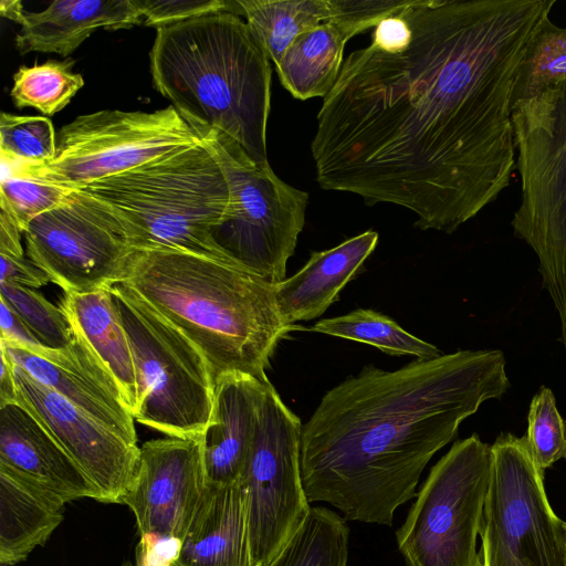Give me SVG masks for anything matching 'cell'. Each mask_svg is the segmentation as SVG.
Segmentation results:
<instances>
[{
    "instance_id": "obj_21",
    "label": "cell",
    "mask_w": 566,
    "mask_h": 566,
    "mask_svg": "<svg viewBox=\"0 0 566 566\" xmlns=\"http://www.w3.org/2000/svg\"><path fill=\"white\" fill-rule=\"evenodd\" d=\"M378 233L365 231L338 245L312 252L294 275L274 284V296L283 319L295 325L325 313L344 286L375 250Z\"/></svg>"
},
{
    "instance_id": "obj_35",
    "label": "cell",
    "mask_w": 566,
    "mask_h": 566,
    "mask_svg": "<svg viewBox=\"0 0 566 566\" xmlns=\"http://www.w3.org/2000/svg\"><path fill=\"white\" fill-rule=\"evenodd\" d=\"M331 20L345 23L359 34L402 10L410 0H331Z\"/></svg>"
},
{
    "instance_id": "obj_28",
    "label": "cell",
    "mask_w": 566,
    "mask_h": 566,
    "mask_svg": "<svg viewBox=\"0 0 566 566\" xmlns=\"http://www.w3.org/2000/svg\"><path fill=\"white\" fill-rule=\"evenodd\" d=\"M73 65L74 61L66 59L19 67L10 92L14 105L33 107L44 115L63 109L84 85L83 76L72 71Z\"/></svg>"
},
{
    "instance_id": "obj_31",
    "label": "cell",
    "mask_w": 566,
    "mask_h": 566,
    "mask_svg": "<svg viewBox=\"0 0 566 566\" xmlns=\"http://www.w3.org/2000/svg\"><path fill=\"white\" fill-rule=\"evenodd\" d=\"M0 300L20 316L42 346L60 349L72 342L74 331L65 312L35 289L0 282Z\"/></svg>"
},
{
    "instance_id": "obj_25",
    "label": "cell",
    "mask_w": 566,
    "mask_h": 566,
    "mask_svg": "<svg viewBox=\"0 0 566 566\" xmlns=\"http://www.w3.org/2000/svg\"><path fill=\"white\" fill-rule=\"evenodd\" d=\"M241 13L275 66L294 40L331 20V0H238Z\"/></svg>"
},
{
    "instance_id": "obj_5",
    "label": "cell",
    "mask_w": 566,
    "mask_h": 566,
    "mask_svg": "<svg viewBox=\"0 0 566 566\" xmlns=\"http://www.w3.org/2000/svg\"><path fill=\"white\" fill-rule=\"evenodd\" d=\"M77 190L115 216L133 249L179 250L238 266L212 235L231 190L205 140Z\"/></svg>"
},
{
    "instance_id": "obj_30",
    "label": "cell",
    "mask_w": 566,
    "mask_h": 566,
    "mask_svg": "<svg viewBox=\"0 0 566 566\" xmlns=\"http://www.w3.org/2000/svg\"><path fill=\"white\" fill-rule=\"evenodd\" d=\"M0 151L2 166L40 167L56 154L54 127L44 116L1 113Z\"/></svg>"
},
{
    "instance_id": "obj_19",
    "label": "cell",
    "mask_w": 566,
    "mask_h": 566,
    "mask_svg": "<svg viewBox=\"0 0 566 566\" xmlns=\"http://www.w3.org/2000/svg\"><path fill=\"white\" fill-rule=\"evenodd\" d=\"M167 566H253L245 493L239 482L206 484Z\"/></svg>"
},
{
    "instance_id": "obj_41",
    "label": "cell",
    "mask_w": 566,
    "mask_h": 566,
    "mask_svg": "<svg viewBox=\"0 0 566 566\" xmlns=\"http://www.w3.org/2000/svg\"><path fill=\"white\" fill-rule=\"evenodd\" d=\"M120 566H132V565L129 563H125V564H123Z\"/></svg>"
},
{
    "instance_id": "obj_34",
    "label": "cell",
    "mask_w": 566,
    "mask_h": 566,
    "mask_svg": "<svg viewBox=\"0 0 566 566\" xmlns=\"http://www.w3.org/2000/svg\"><path fill=\"white\" fill-rule=\"evenodd\" d=\"M144 25L156 29L217 12L242 15L237 1L228 0H135Z\"/></svg>"
},
{
    "instance_id": "obj_6",
    "label": "cell",
    "mask_w": 566,
    "mask_h": 566,
    "mask_svg": "<svg viewBox=\"0 0 566 566\" xmlns=\"http://www.w3.org/2000/svg\"><path fill=\"white\" fill-rule=\"evenodd\" d=\"M512 122L522 199L511 224L537 256L566 349V81L516 102Z\"/></svg>"
},
{
    "instance_id": "obj_8",
    "label": "cell",
    "mask_w": 566,
    "mask_h": 566,
    "mask_svg": "<svg viewBox=\"0 0 566 566\" xmlns=\"http://www.w3.org/2000/svg\"><path fill=\"white\" fill-rule=\"evenodd\" d=\"M223 167L230 205L213 239L231 261L277 284L285 280L305 223L308 193L281 180L269 161L256 163L232 138L209 133L202 137Z\"/></svg>"
},
{
    "instance_id": "obj_36",
    "label": "cell",
    "mask_w": 566,
    "mask_h": 566,
    "mask_svg": "<svg viewBox=\"0 0 566 566\" xmlns=\"http://www.w3.org/2000/svg\"><path fill=\"white\" fill-rule=\"evenodd\" d=\"M0 282L38 289L51 282V277L31 260L0 253Z\"/></svg>"
},
{
    "instance_id": "obj_12",
    "label": "cell",
    "mask_w": 566,
    "mask_h": 566,
    "mask_svg": "<svg viewBox=\"0 0 566 566\" xmlns=\"http://www.w3.org/2000/svg\"><path fill=\"white\" fill-rule=\"evenodd\" d=\"M300 418L268 381L255 434L239 481L247 499L253 566H266L305 522L311 506L300 463Z\"/></svg>"
},
{
    "instance_id": "obj_16",
    "label": "cell",
    "mask_w": 566,
    "mask_h": 566,
    "mask_svg": "<svg viewBox=\"0 0 566 566\" xmlns=\"http://www.w3.org/2000/svg\"><path fill=\"white\" fill-rule=\"evenodd\" d=\"M73 331L72 342L60 349L0 343L14 365L137 446L135 419L118 382L80 332Z\"/></svg>"
},
{
    "instance_id": "obj_9",
    "label": "cell",
    "mask_w": 566,
    "mask_h": 566,
    "mask_svg": "<svg viewBox=\"0 0 566 566\" xmlns=\"http://www.w3.org/2000/svg\"><path fill=\"white\" fill-rule=\"evenodd\" d=\"M492 461V447L473 433L431 468L396 532L408 566H482L476 539Z\"/></svg>"
},
{
    "instance_id": "obj_39",
    "label": "cell",
    "mask_w": 566,
    "mask_h": 566,
    "mask_svg": "<svg viewBox=\"0 0 566 566\" xmlns=\"http://www.w3.org/2000/svg\"><path fill=\"white\" fill-rule=\"evenodd\" d=\"M0 353V406H3L10 402H17V389L13 374V364L1 343Z\"/></svg>"
},
{
    "instance_id": "obj_32",
    "label": "cell",
    "mask_w": 566,
    "mask_h": 566,
    "mask_svg": "<svg viewBox=\"0 0 566 566\" xmlns=\"http://www.w3.org/2000/svg\"><path fill=\"white\" fill-rule=\"evenodd\" d=\"M72 191L19 171L3 170L0 207L14 218L23 232L31 220L61 205Z\"/></svg>"
},
{
    "instance_id": "obj_40",
    "label": "cell",
    "mask_w": 566,
    "mask_h": 566,
    "mask_svg": "<svg viewBox=\"0 0 566 566\" xmlns=\"http://www.w3.org/2000/svg\"><path fill=\"white\" fill-rule=\"evenodd\" d=\"M1 14L15 21L19 14L24 10L20 1H1Z\"/></svg>"
},
{
    "instance_id": "obj_4",
    "label": "cell",
    "mask_w": 566,
    "mask_h": 566,
    "mask_svg": "<svg viewBox=\"0 0 566 566\" xmlns=\"http://www.w3.org/2000/svg\"><path fill=\"white\" fill-rule=\"evenodd\" d=\"M156 30L149 57L157 91L201 138L223 134L266 163L272 69L247 21L224 11Z\"/></svg>"
},
{
    "instance_id": "obj_3",
    "label": "cell",
    "mask_w": 566,
    "mask_h": 566,
    "mask_svg": "<svg viewBox=\"0 0 566 566\" xmlns=\"http://www.w3.org/2000/svg\"><path fill=\"white\" fill-rule=\"evenodd\" d=\"M203 355L213 381H268L281 339L301 328L277 307L274 284L228 263L172 249H133L123 281Z\"/></svg>"
},
{
    "instance_id": "obj_29",
    "label": "cell",
    "mask_w": 566,
    "mask_h": 566,
    "mask_svg": "<svg viewBox=\"0 0 566 566\" xmlns=\"http://www.w3.org/2000/svg\"><path fill=\"white\" fill-rule=\"evenodd\" d=\"M566 81V28L547 17L528 43L514 87L513 101L535 96Z\"/></svg>"
},
{
    "instance_id": "obj_17",
    "label": "cell",
    "mask_w": 566,
    "mask_h": 566,
    "mask_svg": "<svg viewBox=\"0 0 566 566\" xmlns=\"http://www.w3.org/2000/svg\"><path fill=\"white\" fill-rule=\"evenodd\" d=\"M0 467L65 504L84 497L99 499L74 460L18 402L0 406Z\"/></svg>"
},
{
    "instance_id": "obj_15",
    "label": "cell",
    "mask_w": 566,
    "mask_h": 566,
    "mask_svg": "<svg viewBox=\"0 0 566 566\" xmlns=\"http://www.w3.org/2000/svg\"><path fill=\"white\" fill-rule=\"evenodd\" d=\"M13 374L17 402L36 418L80 467L97 490L98 502L122 504L137 476L139 447L14 364Z\"/></svg>"
},
{
    "instance_id": "obj_18",
    "label": "cell",
    "mask_w": 566,
    "mask_h": 566,
    "mask_svg": "<svg viewBox=\"0 0 566 566\" xmlns=\"http://www.w3.org/2000/svg\"><path fill=\"white\" fill-rule=\"evenodd\" d=\"M268 381L244 374H229L214 382L212 415L200 436L208 483L240 481L252 448Z\"/></svg>"
},
{
    "instance_id": "obj_24",
    "label": "cell",
    "mask_w": 566,
    "mask_h": 566,
    "mask_svg": "<svg viewBox=\"0 0 566 566\" xmlns=\"http://www.w3.org/2000/svg\"><path fill=\"white\" fill-rule=\"evenodd\" d=\"M357 32L328 20L298 35L275 66L282 85L302 101L325 97L336 83L345 44Z\"/></svg>"
},
{
    "instance_id": "obj_20",
    "label": "cell",
    "mask_w": 566,
    "mask_h": 566,
    "mask_svg": "<svg viewBox=\"0 0 566 566\" xmlns=\"http://www.w3.org/2000/svg\"><path fill=\"white\" fill-rule=\"evenodd\" d=\"M15 45L21 54L67 56L97 29L118 30L143 24L135 0H57L40 12L23 10Z\"/></svg>"
},
{
    "instance_id": "obj_37",
    "label": "cell",
    "mask_w": 566,
    "mask_h": 566,
    "mask_svg": "<svg viewBox=\"0 0 566 566\" xmlns=\"http://www.w3.org/2000/svg\"><path fill=\"white\" fill-rule=\"evenodd\" d=\"M0 339L23 347L42 346L20 316L0 300Z\"/></svg>"
},
{
    "instance_id": "obj_26",
    "label": "cell",
    "mask_w": 566,
    "mask_h": 566,
    "mask_svg": "<svg viewBox=\"0 0 566 566\" xmlns=\"http://www.w3.org/2000/svg\"><path fill=\"white\" fill-rule=\"evenodd\" d=\"M345 521L327 507H311L300 530L266 566H347L349 530Z\"/></svg>"
},
{
    "instance_id": "obj_2",
    "label": "cell",
    "mask_w": 566,
    "mask_h": 566,
    "mask_svg": "<svg viewBox=\"0 0 566 566\" xmlns=\"http://www.w3.org/2000/svg\"><path fill=\"white\" fill-rule=\"evenodd\" d=\"M499 349L458 350L395 371L365 366L328 390L302 427L310 503L345 520L391 526L431 458L482 402L509 389Z\"/></svg>"
},
{
    "instance_id": "obj_42",
    "label": "cell",
    "mask_w": 566,
    "mask_h": 566,
    "mask_svg": "<svg viewBox=\"0 0 566 566\" xmlns=\"http://www.w3.org/2000/svg\"><path fill=\"white\" fill-rule=\"evenodd\" d=\"M565 566H566V563H565Z\"/></svg>"
},
{
    "instance_id": "obj_7",
    "label": "cell",
    "mask_w": 566,
    "mask_h": 566,
    "mask_svg": "<svg viewBox=\"0 0 566 566\" xmlns=\"http://www.w3.org/2000/svg\"><path fill=\"white\" fill-rule=\"evenodd\" d=\"M133 355L134 419L168 437L199 438L208 426L214 381L201 352L123 282L111 287Z\"/></svg>"
},
{
    "instance_id": "obj_22",
    "label": "cell",
    "mask_w": 566,
    "mask_h": 566,
    "mask_svg": "<svg viewBox=\"0 0 566 566\" xmlns=\"http://www.w3.org/2000/svg\"><path fill=\"white\" fill-rule=\"evenodd\" d=\"M65 503L0 467V564L27 559L63 521Z\"/></svg>"
},
{
    "instance_id": "obj_38",
    "label": "cell",
    "mask_w": 566,
    "mask_h": 566,
    "mask_svg": "<svg viewBox=\"0 0 566 566\" xmlns=\"http://www.w3.org/2000/svg\"><path fill=\"white\" fill-rule=\"evenodd\" d=\"M21 228L14 218L4 209L0 212V253L23 256L21 245Z\"/></svg>"
},
{
    "instance_id": "obj_33",
    "label": "cell",
    "mask_w": 566,
    "mask_h": 566,
    "mask_svg": "<svg viewBox=\"0 0 566 566\" xmlns=\"http://www.w3.org/2000/svg\"><path fill=\"white\" fill-rule=\"evenodd\" d=\"M525 441L536 467L544 472L560 459L566 460V422L556 407L552 390L542 387L533 397Z\"/></svg>"
},
{
    "instance_id": "obj_23",
    "label": "cell",
    "mask_w": 566,
    "mask_h": 566,
    "mask_svg": "<svg viewBox=\"0 0 566 566\" xmlns=\"http://www.w3.org/2000/svg\"><path fill=\"white\" fill-rule=\"evenodd\" d=\"M60 306L118 382L133 416L137 407L136 373L128 337L111 290L65 293Z\"/></svg>"
},
{
    "instance_id": "obj_27",
    "label": "cell",
    "mask_w": 566,
    "mask_h": 566,
    "mask_svg": "<svg viewBox=\"0 0 566 566\" xmlns=\"http://www.w3.org/2000/svg\"><path fill=\"white\" fill-rule=\"evenodd\" d=\"M313 332L369 344L389 355H412L421 360L443 354L400 327L390 317L373 310L357 308L345 315L324 318L315 323Z\"/></svg>"
},
{
    "instance_id": "obj_14",
    "label": "cell",
    "mask_w": 566,
    "mask_h": 566,
    "mask_svg": "<svg viewBox=\"0 0 566 566\" xmlns=\"http://www.w3.org/2000/svg\"><path fill=\"white\" fill-rule=\"evenodd\" d=\"M139 449L137 476L122 504L136 517L137 566H167L207 484L200 437L155 439Z\"/></svg>"
},
{
    "instance_id": "obj_1",
    "label": "cell",
    "mask_w": 566,
    "mask_h": 566,
    "mask_svg": "<svg viewBox=\"0 0 566 566\" xmlns=\"http://www.w3.org/2000/svg\"><path fill=\"white\" fill-rule=\"evenodd\" d=\"M556 0H410L343 61L311 144L325 190L391 203L452 233L515 161L514 87Z\"/></svg>"
},
{
    "instance_id": "obj_10",
    "label": "cell",
    "mask_w": 566,
    "mask_h": 566,
    "mask_svg": "<svg viewBox=\"0 0 566 566\" xmlns=\"http://www.w3.org/2000/svg\"><path fill=\"white\" fill-rule=\"evenodd\" d=\"M492 447V473L479 535L482 566H565L566 522L553 511L544 472L525 438L502 432Z\"/></svg>"
},
{
    "instance_id": "obj_13",
    "label": "cell",
    "mask_w": 566,
    "mask_h": 566,
    "mask_svg": "<svg viewBox=\"0 0 566 566\" xmlns=\"http://www.w3.org/2000/svg\"><path fill=\"white\" fill-rule=\"evenodd\" d=\"M30 260L65 293L111 290L123 282L133 248L115 216L73 189L23 230Z\"/></svg>"
},
{
    "instance_id": "obj_11",
    "label": "cell",
    "mask_w": 566,
    "mask_h": 566,
    "mask_svg": "<svg viewBox=\"0 0 566 566\" xmlns=\"http://www.w3.org/2000/svg\"><path fill=\"white\" fill-rule=\"evenodd\" d=\"M201 140L171 105L151 113L99 111L60 129L55 157L48 165L2 170L82 189Z\"/></svg>"
}]
</instances>
